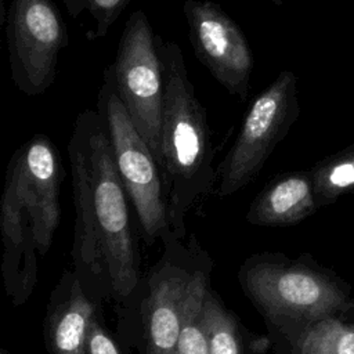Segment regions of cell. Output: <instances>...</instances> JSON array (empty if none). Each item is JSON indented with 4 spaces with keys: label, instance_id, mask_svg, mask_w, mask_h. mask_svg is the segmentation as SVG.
Returning <instances> with one entry per match:
<instances>
[{
    "label": "cell",
    "instance_id": "cell-1",
    "mask_svg": "<svg viewBox=\"0 0 354 354\" xmlns=\"http://www.w3.org/2000/svg\"><path fill=\"white\" fill-rule=\"evenodd\" d=\"M68 156L76 210L75 252L94 274L105 275L115 297L127 299L140 278L131 203L98 111L84 109L76 116Z\"/></svg>",
    "mask_w": 354,
    "mask_h": 354
},
{
    "label": "cell",
    "instance_id": "cell-2",
    "mask_svg": "<svg viewBox=\"0 0 354 354\" xmlns=\"http://www.w3.org/2000/svg\"><path fill=\"white\" fill-rule=\"evenodd\" d=\"M65 167L46 134H35L11 155L0 199L3 272L15 299L24 300L36 281V252L46 254L61 218Z\"/></svg>",
    "mask_w": 354,
    "mask_h": 354
},
{
    "label": "cell",
    "instance_id": "cell-3",
    "mask_svg": "<svg viewBox=\"0 0 354 354\" xmlns=\"http://www.w3.org/2000/svg\"><path fill=\"white\" fill-rule=\"evenodd\" d=\"M165 98L160 130V173L169 227L176 239L185 234V216L213 189L217 171L205 106L188 77L183 50L156 35Z\"/></svg>",
    "mask_w": 354,
    "mask_h": 354
},
{
    "label": "cell",
    "instance_id": "cell-4",
    "mask_svg": "<svg viewBox=\"0 0 354 354\" xmlns=\"http://www.w3.org/2000/svg\"><path fill=\"white\" fill-rule=\"evenodd\" d=\"M242 288L263 315L289 336L340 315L348 286L336 275L281 254L250 257L239 274Z\"/></svg>",
    "mask_w": 354,
    "mask_h": 354
},
{
    "label": "cell",
    "instance_id": "cell-5",
    "mask_svg": "<svg viewBox=\"0 0 354 354\" xmlns=\"http://www.w3.org/2000/svg\"><path fill=\"white\" fill-rule=\"evenodd\" d=\"M97 111L105 122L120 181L137 214L147 243L170 232L165 184L158 162L123 106L111 66L104 71Z\"/></svg>",
    "mask_w": 354,
    "mask_h": 354
},
{
    "label": "cell",
    "instance_id": "cell-6",
    "mask_svg": "<svg viewBox=\"0 0 354 354\" xmlns=\"http://www.w3.org/2000/svg\"><path fill=\"white\" fill-rule=\"evenodd\" d=\"M109 66L123 106L160 166L165 83L156 35L142 10L129 15L115 62Z\"/></svg>",
    "mask_w": 354,
    "mask_h": 354
},
{
    "label": "cell",
    "instance_id": "cell-7",
    "mask_svg": "<svg viewBox=\"0 0 354 354\" xmlns=\"http://www.w3.org/2000/svg\"><path fill=\"white\" fill-rule=\"evenodd\" d=\"M299 116L296 76L285 69L250 104L232 147L217 169L218 195H232L256 178Z\"/></svg>",
    "mask_w": 354,
    "mask_h": 354
},
{
    "label": "cell",
    "instance_id": "cell-8",
    "mask_svg": "<svg viewBox=\"0 0 354 354\" xmlns=\"http://www.w3.org/2000/svg\"><path fill=\"white\" fill-rule=\"evenodd\" d=\"M11 79L26 95L54 83L59 53L68 46L65 21L53 0H10L6 21Z\"/></svg>",
    "mask_w": 354,
    "mask_h": 354
},
{
    "label": "cell",
    "instance_id": "cell-9",
    "mask_svg": "<svg viewBox=\"0 0 354 354\" xmlns=\"http://www.w3.org/2000/svg\"><path fill=\"white\" fill-rule=\"evenodd\" d=\"M183 11L198 61L230 94L245 101L253 55L238 24L210 0H185Z\"/></svg>",
    "mask_w": 354,
    "mask_h": 354
},
{
    "label": "cell",
    "instance_id": "cell-10",
    "mask_svg": "<svg viewBox=\"0 0 354 354\" xmlns=\"http://www.w3.org/2000/svg\"><path fill=\"white\" fill-rule=\"evenodd\" d=\"M189 278L174 267L153 274L145 307L147 354H176Z\"/></svg>",
    "mask_w": 354,
    "mask_h": 354
},
{
    "label": "cell",
    "instance_id": "cell-11",
    "mask_svg": "<svg viewBox=\"0 0 354 354\" xmlns=\"http://www.w3.org/2000/svg\"><path fill=\"white\" fill-rule=\"evenodd\" d=\"M318 209L310 170L283 171L272 177L250 203L246 220L254 225H293Z\"/></svg>",
    "mask_w": 354,
    "mask_h": 354
},
{
    "label": "cell",
    "instance_id": "cell-12",
    "mask_svg": "<svg viewBox=\"0 0 354 354\" xmlns=\"http://www.w3.org/2000/svg\"><path fill=\"white\" fill-rule=\"evenodd\" d=\"M94 321V304L75 279L68 297L48 313L46 342L50 354H87L88 332Z\"/></svg>",
    "mask_w": 354,
    "mask_h": 354
},
{
    "label": "cell",
    "instance_id": "cell-13",
    "mask_svg": "<svg viewBox=\"0 0 354 354\" xmlns=\"http://www.w3.org/2000/svg\"><path fill=\"white\" fill-rule=\"evenodd\" d=\"M308 170L318 207L354 192V144L322 158Z\"/></svg>",
    "mask_w": 354,
    "mask_h": 354
},
{
    "label": "cell",
    "instance_id": "cell-14",
    "mask_svg": "<svg viewBox=\"0 0 354 354\" xmlns=\"http://www.w3.org/2000/svg\"><path fill=\"white\" fill-rule=\"evenodd\" d=\"M290 337L292 354H354V324L340 315L317 321Z\"/></svg>",
    "mask_w": 354,
    "mask_h": 354
},
{
    "label": "cell",
    "instance_id": "cell-15",
    "mask_svg": "<svg viewBox=\"0 0 354 354\" xmlns=\"http://www.w3.org/2000/svg\"><path fill=\"white\" fill-rule=\"evenodd\" d=\"M207 290V277L205 272H192L187 286L184 318L176 354H209L207 332L202 321V307Z\"/></svg>",
    "mask_w": 354,
    "mask_h": 354
},
{
    "label": "cell",
    "instance_id": "cell-16",
    "mask_svg": "<svg viewBox=\"0 0 354 354\" xmlns=\"http://www.w3.org/2000/svg\"><path fill=\"white\" fill-rule=\"evenodd\" d=\"M202 321L207 332L209 354H243L242 336L236 319L210 290H207L203 301Z\"/></svg>",
    "mask_w": 354,
    "mask_h": 354
},
{
    "label": "cell",
    "instance_id": "cell-17",
    "mask_svg": "<svg viewBox=\"0 0 354 354\" xmlns=\"http://www.w3.org/2000/svg\"><path fill=\"white\" fill-rule=\"evenodd\" d=\"M68 14L79 18L87 12L93 21V29L87 33L90 40L105 37L113 22L122 15L130 0H62Z\"/></svg>",
    "mask_w": 354,
    "mask_h": 354
},
{
    "label": "cell",
    "instance_id": "cell-18",
    "mask_svg": "<svg viewBox=\"0 0 354 354\" xmlns=\"http://www.w3.org/2000/svg\"><path fill=\"white\" fill-rule=\"evenodd\" d=\"M87 354H120L116 342L97 319L90 326Z\"/></svg>",
    "mask_w": 354,
    "mask_h": 354
},
{
    "label": "cell",
    "instance_id": "cell-19",
    "mask_svg": "<svg viewBox=\"0 0 354 354\" xmlns=\"http://www.w3.org/2000/svg\"><path fill=\"white\" fill-rule=\"evenodd\" d=\"M7 21V14H6V4L4 0H0V35H1V29L4 26Z\"/></svg>",
    "mask_w": 354,
    "mask_h": 354
},
{
    "label": "cell",
    "instance_id": "cell-20",
    "mask_svg": "<svg viewBox=\"0 0 354 354\" xmlns=\"http://www.w3.org/2000/svg\"><path fill=\"white\" fill-rule=\"evenodd\" d=\"M272 1H274V4H275V6H281L283 0H272Z\"/></svg>",
    "mask_w": 354,
    "mask_h": 354
},
{
    "label": "cell",
    "instance_id": "cell-21",
    "mask_svg": "<svg viewBox=\"0 0 354 354\" xmlns=\"http://www.w3.org/2000/svg\"><path fill=\"white\" fill-rule=\"evenodd\" d=\"M0 354H4V353H3V351H0Z\"/></svg>",
    "mask_w": 354,
    "mask_h": 354
}]
</instances>
